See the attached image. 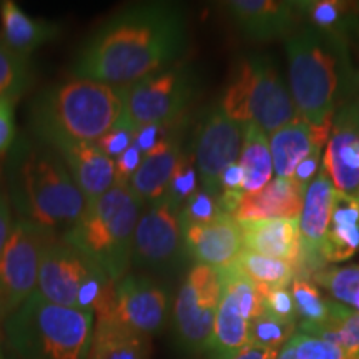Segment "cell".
Segmentation results:
<instances>
[{
	"label": "cell",
	"instance_id": "obj_38",
	"mask_svg": "<svg viewBox=\"0 0 359 359\" xmlns=\"http://www.w3.org/2000/svg\"><path fill=\"white\" fill-rule=\"evenodd\" d=\"M290 341L294 348L296 359H358L330 341L304 333H294Z\"/></svg>",
	"mask_w": 359,
	"mask_h": 359
},
{
	"label": "cell",
	"instance_id": "obj_36",
	"mask_svg": "<svg viewBox=\"0 0 359 359\" xmlns=\"http://www.w3.org/2000/svg\"><path fill=\"white\" fill-rule=\"evenodd\" d=\"M200 178L198 172H196L195 160H193L191 151L183 150L182 156H180L177 167L170 180L167 193L163 198H167L170 203L177 208H182V205L190 198V196L198 190Z\"/></svg>",
	"mask_w": 359,
	"mask_h": 359
},
{
	"label": "cell",
	"instance_id": "obj_33",
	"mask_svg": "<svg viewBox=\"0 0 359 359\" xmlns=\"http://www.w3.org/2000/svg\"><path fill=\"white\" fill-rule=\"evenodd\" d=\"M318 288L326 290L336 302L359 311V264L341 268H321L309 278Z\"/></svg>",
	"mask_w": 359,
	"mask_h": 359
},
{
	"label": "cell",
	"instance_id": "obj_40",
	"mask_svg": "<svg viewBox=\"0 0 359 359\" xmlns=\"http://www.w3.org/2000/svg\"><path fill=\"white\" fill-rule=\"evenodd\" d=\"M259 291H262L263 311L285 321H298L296 320L294 299L290 286L288 288H259Z\"/></svg>",
	"mask_w": 359,
	"mask_h": 359
},
{
	"label": "cell",
	"instance_id": "obj_15",
	"mask_svg": "<svg viewBox=\"0 0 359 359\" xmlns=\"http://www.w3.org/2000/svg\"><path fill=\"white\" fill-rule=\"evenodd\" d=\"M168 318V291L147 273H127L115 281L114 323L133 333L151 336Z\"/></svg>",
	"mask_w": 359,
	"mask_h": 359
},
{
	"label": "cell",
	"instance_id": "obj_29",
	"mask_svg": "<svg viewBox=\"0 0 359 359\" xmlns=\"http://www.w3.org/2000/svg\"><path fill=\"white\" fill-rule=\"evenodd\" d=\"M233 266L259 288H288L298 276L294 264L248 250L241 251Z\"/></svg>",
	"mask_w": 359,
	"mask_h": 359
},
{
	"label": "cell",
	"instance_id": "obj_2",
	"mask_svg": "<svg viewBox=\"0 0 359 359\" xmlns=\"http://www.w3.org/2000/svg\"><path fill=\"white\" fill-rule=\"evenodd\" d=\"M4 177L19 219L57 236L74 226L87 205L57 151L34 135L17 137L7 151Z\"/></svg>",
	"mask_w": 359,
	"mask_h": 359
},
{
	"label": "cell",
	"instance_id": "obj_17",
	"mask_svg": "<svg viewBox=\"0 0 359 359\" xmlns=\"http://www.w3.org/2000/svg\"><path fill=\"white\" fill-rule=\"evenodd\" d=\"M334 195L336 188L325 170L309 183L304 193L302 217H299L302 258L298 263V273L308 271L309 278L320 271L325 264L323 243L330 228Z\"/></svg>",
	"mask_w": 359,
	"mask_h": 359
},
{
	"label": "cell",
	"instance_id": "obj_23",
	"mask_svg": "<svg viewBox=\"0 0 359 359\" xmlns=\"http://www.w3.org/2000/svg\"><path fill=\"white\" fill-rule=\"evenodd\" d=\"M304 193L306 188L299 187L293 180L276 177L263 190L245 193L233 218L238 223L268 218H299Z\"/></svg>",
	"mask_w": 359,
	"mask_h": 359
},
{
	"label": "cell",
	"instance_id": "obj_43",
	"mask_svg": "<svg viewBox=\"0 0 359 359\" xmlns=\"http://www.w3.org/2000/svg\"><path fill=\"white\" fill-rule=\"evenodd\" d=\"M323 170H325L323 168V148H316L311 155L306 156V158L296 167L293 177L290 180H293V182L298 183L299 187L308 188L309 183H311Z\"/></svg>",
	"mask_w": 359,
	"mask_h": 359
},
{
	"label": "cell",
	"instance_id": "obj_48",
	"mask_svg": "<svg viewBox=\"0 0 359 359\" xmlns=\"http://www.w3.org/2000/svg\"><path fill=\"white\" fill-rule=\"evenodd\" d=\"M0 321H2V318H0ZM2 327H0V359H6V356H4V349H2Z\"/></svg>",
	"mask_w": 359,
	"mask_h": 359
},
{
	"label": "cell",
	"instance_id": "obj_41",
	"mask_svg": "<svg viewBox=\"0 0 359 359\" xmlns=\"http://www.w3.org/2000/svg\"><path fill=\"white\" fill-rule=\"evenodd\" d=\"M12 98L0 97V155H7L17 140Z\"/></svg>",
	"mask_w": 359,
	"mask_h": 359
},
{
	"label": "cell",
	"instance_id": "obj_24",
	"mask_svg": "<svg viewBox=\"0 0 359 359\" xmlns=\"http://www.w3.org/2000/svg\"><path fill=\"white\" fill-rule=\"evenodd\" d=\"M330 127H313L298 118L269 135V151L273 158V170L276 177L291 178L296 167L313 154L316 148L327 143Z\"/></svg>",
	"mask_w": 359,
	"mask_h": 359
},
{
	"label": "cell",
	"instance_id": "obj_44",
	"mask_svg": "<svg viewBox=\"0 0 359 359\" xmlns=\"http://www.w3.org/2000/svg\"><path fill=\"white\" fill-rule=\"evenodd\" d=\"M243 170H241L236 161V163L230 165V167L224 170L222 177H219V191H243Z\"/></svg>",
	"mask_w": 359,
	"mask_h": 359
},
{
	"label": "cell",
	"instance_id": "obj_32",
	"mask_svg": "<svg viewBox=\"0 0 359 359\" xmlns=\"http://www.w3.org/2000/svg\"><path fill=\"white\" fill-rule=\"evenodd\" d=\"M34 80L30 57L20 55L0 35V97L19 98Z\"/></svg>",
	"mask_w": 359,
	"mask_h": 359
},
{
	"label": "cell",
	"instance_id": "obj_27",
	"mask_svg": "<svg viewBox=\"0 0 359 359\" xmlns=\"http://www.w3.org/2000/svg\"><path fill=\"white\" fill-rule=\"evenodd\" d=\"M302 17L306 25L316 29L327 37L348 43L349 37L359 30L356 7L339 0H316V2H298Z\"/></svg>",
	"mask_w": 359,
	"mask_h": 359
},
{
	"label": "cell",
	"instance_id": "obj_30",
	"mask_svg": "<svg viewBox=\"0 0 359 359\" xmlns=\"http://www.w3.org/2000/svg\"><path fill=\"white\" fill-rule=\"evenodd\" d=\"M304 334L330 341L349 356L359 359V311L346 304L331 302L330 316L325 325L313 327Z\"/></svg>",
	"mask_w": 359,
	"mask_h": 359
},
{
	"label": "cell",
	"instance_id": "obj_9",
	"mask_svg": "<svg viewBox=\"0 0 359 359\" xmlns=\"http://www.w3.org/2000/svg\"><path fill=\"white\" fill-rule=\"evenodd\" d=\"M222 296L219 269L193 264L173 304V331L188 353H208Z\"/></svg>",
	"mask_w": 359,
	"mask_h": 359
},
{
	"label": "cell",
	"instance_id": "obj_3",
	"mask_svg": "<svg viewBox=\"0 0 359 359\" xmlns=\"http://www.w3.org/2000/svg\"><path fill=\"white\" fill-rule=\"evenodd\" d=\"M285 48L290 93L299 118L313 127H330L336 110L356 95L359 87L348 43L306 25L285 39Z\"/></svg>",
	"mask_w": 359,
	"mask_h": 359
},
{
	"label": "cell",
	"instance_id": "obj_11",
	"mask_svg": "<svg viewBox=\"0 0 359 359\" xmlns=\"http://www.w3.org/2000/svg\"><path fill=\"white\" fill-rule=\"evenodd\" d=\"M187 259L180 208L167 198L143 206L135 228L132 266L145 271L168 273Z\"/></svg>",
	"mask_w": 359,
	"mask_h": 359
},
{
	"label": "cell",
	"instance_id": "obj_39",
	"mask_svg": "<svg viewBox=\"0 0 359 359\" xmlns=\"http://www.w3.org/2000/svg\"><path fill=\"white\" fill-rule=\"evenodd\" d=\"M135 132H137V128L125 116H122V120L105 137H102L97 142V145L107 156H110L111 160H116L123 151H127L133 145Z\"/></svg>",
	"mask_w": 359,
	"mask_h": 359
},
{
	"label": "cell",
	"instance_id": "obj_46",
	"mask_svg": "<svg viewBox=\"0 0 359 359\" xmlns=\"http://www.w3.org/2000/svg\"><path fill=\"white\" fill-rule=\"evenodd\" d=\"M278 353L280 351H273V349H263V348H257V346H248L238 351L236 354H233L231 358L228 359H276Z\"/></svg>",
	"mask_w": 359,
	"mask_h": 359
},
{
	"label": "cell",
	"instance_id": "obj_19",
	"mask_svg": "<svg viewBox=\"0 0 359 359\" xmlns=\"http://www.w3.org/2000/svg\"><path fill=\"white\" fill-rule=\"evenodd\" d=\"M42 142L57 151L87 201L98 198L115 185V161L97 143L65 138H45Z\"/></svg>",
	"mask_w": 359,
	"mask_h": 359
},
{
	"label": "cell",
	"instance_id": "obj_21",
	"mask_svg": "<svg viewBox=\"0 0 359 359\" xmlns=\"http://www.w3.org/2000/svg\"><path fill=\"white\" fill-rule=\"evenodd\" d=\"M183 125L185 122L180 123L154 150L143 155L142 165L130 178V190L137 195V198L143 205L154 203V201L163 198L167 193L175 167L183 154V140L180 135Z\"/></svg>",
	"mask_w": 359,
	"mask_h": 359
},
{
	"label": "cell",
	"instance_id": "obj_28",
	"mask_svg": "<svg viewBox=\"0 0 359 359\" xmlns=\"http://www.w3.org/2000/svg\"><path fill=\"white\" fill-rule=\"evenodd\" d=\"M238 165L243 170L245 193L263 190L273 180V158L269 151L266 133L257 125H245L243 147H241Z\"/></svg>",
	"mask_w": 359,
	"mask_h": 359
},
{
	"label": "cell",
	"instance_id": "obj_16",
	"mask_svg": "<svg viewBox=\"0 0 359 359\" xmlns=\"http://www.w3.org/2000/svg\"><path fill=\"white\" fill-rule=\"evenodd\" d=\"M323 167L338 191L359 195V97L336 110Z\"/></svg>",
	"mask_w": 359,
	"mask_h": 359
},
{
	"label": "cell",
	"instance_id": "obj_14",
	"mask_svg": "<svg viewBox=\"0 0 359 359\" xmlns=\"http://www.w3.org/2000/svg\"><path fill=\"white\" fill-rule=\"evenodd\" d=\"M102 269L100 264L85 257L64 238L55 236L45 246L39 269L37 293L53 304L79 309L80 291L90 278Z\"/></svg>",
	"mask_w": 359,
	"mask_h": 359
},
{
	"label": "cell",
	"instance_id": "obj_1",
	"mask_svg": "<svg viewBox=\"0 0 359 359\" xmlns=\"http://www.w3.org/2000/svg\"><path fill=\"white\" fill-rule=\"evenodd\" d=\"M187 40V19L178 6L133 4L85 40L72 64V77L127 88L177 64Z\"/></svg>",
	"mask_w": 359,
	"mask_h": 359
},
{
	"label": "cell",
	"instance_id": "obj_34",
	"mask_svg": "<svg viewBox=\"0 0 359 359\" xmlns=\"http://www.w3.org/2000/svg\"><path fill=\"white\" fill-rule=\"evenodd\" d=\"M298 325L291 321L280 320L266 311H262L253 318L248 327V344L263 349L281 351L288 341L294 336Z\"/></svg>",
	"mask_w": 359,
	"mask_h": 359
},
{
	"label": "cell",
	"instance_id": "obj_8",
	"mask_svg": "<svg viewBox=\"0 0 359 359\" xmlns=\"http://www.w3.org/2000/svg\"><path fill=\"white\" fill-rule=\"evenodd\" d=\"M198 88L196 72L190 65L175 64L125 88L123 116L135 128L175 123L185 118Z\"/></svg>",
	"mask_w": 359,
	"mask_h": 359
},
{
	"label": "cell",
	"instance_id": "obj_20",
	"mask_svg": "<svg viewBox=\"0 0 359 359\" xmlns=\"http://www.w3.org/2000/svg\"><path fill=\"white\" fill-rule=\"evenodd\" d=\"M183 243L187 258L217 269L231 266L245 250L240 223L223 213L210 223L185 228Z\"/></svg>",
	"mask_w": 359,
	"mask_h": 359
},
{
	"label": "cell",
	"instance_id": "obj_10",
	"mask_svg": "<svg viewBox=\"0 0 359 359\" xmlns=\"http://www.w3.org/2000/svg\"><path fill=\"white\" fill-rule=\"evenodd\" d=\"M57 235L35 224L13 219L0 262V318L15 311L37 291L45 246Z\"/></svg>",
	"mask_w": 359,
	"mask_h": 359
},
{
	"label": "cell",
	"instance_id": "obj_47",
	"mask_svg": "<svg viewBox=\"0 0 359 359\" xmlns=\"http://www.w3.org/2000/svg\"><path fill=\"white\" fill-rule=\"evenodd\" d=\"M276 359H296L294 348H293V344H291V341H288V343L281 348V351L278 353Z\"/></svg>",
	"mask_w": 359,
	"mask_h": 359
},
{
	"label": "cell",
	"instance_id": "obj_7",
	"mask_svg": "<svg viewBox=\"0 0 359 359\" xmlns=\"http://www.w3.org/2000/svg\"><path fill=\"white\" fill-rule=\"evenodd\" d=\"M219 109L241 125H257L271 135L299 118L285 80L269 58L243 57L233 72L219 102Z\"/></svg>",
	"mask_w": 359,
	"mask_h": 359
},
{
	"label": "cell",
	"instance_id": "obj_5",
	"mask_svg": "<svg viewBox=\"0 0 359 359\" xmlns=\"http://www.w3.org/2000/svg\"><path fill=\"white\" fill-rule=\"evenodd\" d=\"M95 316L53 304L37 291L4 318L2 336L15 359H87Z\"/></svg>",
	"mask_w": 359,
	"mask_h": 359
},
{
	"label": "cell",
	"instance_id": "obj_12",
	"mask_svg": "<svg viewBox=\"0 0 359 359\" xmlns=\"http://www.w3.org/2000/svg\"><path fill=\"white\" fill-rule=\"evenodd\" d=\"M222 296L208 353L212 359H228L248 346V327L263 311L262 291L233 266L219 269Z\"/></svg>",
	"mask_w": 359,
	"mask_h": 359
},
{
	"label": "cell",
	"instance_id": "obj_31",
	"mask_svg": "<svg viewBox=\"0 0 359 359\" xmlns=\"http://www.w3.org/2000/svg\"><path fill=\"white\" fill-rule=\"evenodd\" d=\"M291 294L294 299L296 308V320H298L299 333H306L325 325L330 316L331 299H326L309 278L296 276L294 281L291 283Z\"/></svg>",
	"mask_w": 359,
	"mask_h": 359
},
{
	"label": "cell",
	"instance_id": "obj_4",
	"mask_svg": "<svg viewBox=\"0 0 359 359\" xmlns=\"http://www.w3.org/2000/svg\"><path fill=\"white\" fill-rule=\"evenodd\" d=\"M125 114V88L69 77L45 87L30 107L34 137L97 143Z\"/></svg>",
	"mask_w": 359,
	"mask_h": 359
},
{
	"label": "cell",
	"instance_id": "obj_45",
	"mask_svg": "<svg viewBox=\"0 0 359 359\" xmlns=\"http://www.w3.org/2000/svg\"><path fill=\"white\" fill-rule=\"evenodd\" d=\"M12 210L11 203H8L6 193H0V262H2L4 250H6V243L8 240L12 230Z\"/></svg>",
	"mask_w": 359,
	"mask_h": 359
},
{
	"label": "cell",
	"instance_id": "obj_22",
	"mask_svg": "<svg viewBox=\"0 0 359 359\" xmlns=\"http://www.w3.org/2000/svg\"><path fill=\"white\" fill-rule=\"evenodd\" d=\"M245 250L296 266L302 258L299 218H268L240 223Z\"/></svg>",
	"mask_w": 359,
	"mask_h": 359
},
{
	"label": "cell",
	"instance_id": "obj_35",
	"mask_svg": "<svg viewBox=\"0 0 359 359\" xmlns=\"http://www.w3.org/2000/svg\"><path fill=\"white\" fill-rule=\"evenodd\" d=\"M359 250V224L330 223L325 243L323 259L325 263H338L349 259Z\"/></svg>",
	"mask_w": 359,
	"mask_h": 359
},
{
	"label": "cell",
	"instance_id": "obj_6",
	"mask_svg": "<svg viewBox=\"0 0 359 359\" xmlns=\"http://www.w3.org/2000/svg\"><path fill=\"white\" fill-rule=\"evenodd\" d=\"M143 206L128 185L115 183L102 196L87 201L82 215L62 238L118 281L132 266L133 235Z\"/></svg>",
	"mask_w": 359,
	"mask_h": 359
},
{
	"label": "cell",
	"instance_id": "obj_37",
	"mask_svg": "<svg viewBox=\"0 0 359 359\" xmlns=\"http://www.w3.org/2000/svg\"><path fill=\"white\" fill-rule=\"evenodd\" d=\"M219 215L222 212L218 208L217 195L203 190V188H198L180 208V222L185 230L188 226L213 222Z\"/></svg>",
	"mask_w": 359,
	"mask_h": 359
},
{
	"label": "cell",
	"instance_id": "obj_25",
	"mask_svg": "<svg viewBox=\"0 0 359 359\" xmlns=\"http://www.w3.org/2000/svg\"><path fill=\"white\" fill-rule=\"evenodd\" d=\"M0 35L12 50L30 57L45 43H50L62 32V25L47 19H37L22 11L19 4L6 0L0 4Z\"/></svg>",
	"mask_w": 359,
	"mask_h": 359
},
{
	"label": "cell",
	"instance_id": "obj_18",
	"mask_svg": "<svg viewBox=\"0 0 359 359\" xmlns=\"http://www.w3.org/2000/svg\"><path fill=\"white\" fill-rule=\"evenodd\" d=\"M226 12L241 34L255 42L286 39L303 20L298 2L278 0H235L226 2Z\"/></svg>",
	"mask_w": 359,
	"mask_h": 359
},
{
	"label": "cell",
	"instance_id": "obj_13",
	"mask_svg": "<svg viewBox=\"0 0 359 359\" xmlns=\"http://www.w3.org/2000/svg\"><path fill=\"white\" fill-rule=\"evenodd\" d=\"M243 137L245 125L231 120L219 105L201 115L190 151L203 190L218 195L219 177L240 158Z\"/></svg>",
	"mask_w": 359,
	"mask_h": 359
},
{
	"label": "cell",
	"instance_id": "obj_42",
	"mask_svg": "<svg viewBox=\"0 0 359 359\" xmlns=\"http://www.w3.org/2000/svg\"><path fill=\"white\" fill-rule=\"evenodd\" d=\"M143 154L137 147L132 145L127 151H123L115 161V183L128 185L130 178L133 177L138 167L142 165Z\"/></svg>",
	"mask_w": 359,
	"mask_h": 359
},
{
	"label": "cell",
	"instance_id": "obj_26",
	"mask_svg": "<svg viewBox=\"0 0 359 359\" xmlns=\"http://www.w3.org/2000/svg\"><path fill=\"white\" fill-rule=\"evenodd\" d=\"M151 341L114 321H95L87 359H150Z\"/></svg>",
	"mask_w": 359,
	"mask_h": 359
}]
</instances>
